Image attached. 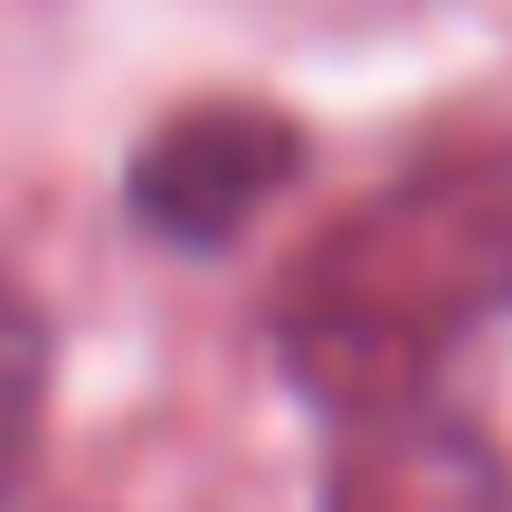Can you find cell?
<instances>
[{
  "mask_svg": "<svg viewBox=\"0 0 512 512\" xmlns=\"http://www.w3.org/2000/svg\"><path fill=\"white\" fill-rule=\"evenodd\" d=\"M48 399H57V323H48V304L0 266V512L29 494V475H38Z\"/></svg>",
  "mask_w": 512,
  "mask_h": 512,
  "instance_id": "cell-4",
  "label": "cell"
},
{
  "mask_svg": "<svg viewBox=\"0 0 512 512\" xmlns=\"http://www.w3.org/2000/svg\"><path fill=\"white\" fill-rule=\"evenodd\" d=\"M313 171L304 114L266 95H200L171 105L124 162V219L171 256H228L256 238L275 200H294Z\"/></svg>",
  "mask_w": 512,
  "mask_h": 512,
  "instance_id": "cell-2",
  "label": "cell"
},
{
  "mask_svg": "<svg viewBox=\"0 0 512 512\" xmlns=\"http://www.w3.org/2000/svg\"><path fill=\"white\" fill-rule=\"evenodd\" d=\"M512 323V143H465L380 181L275 275L266 342L323 418L437 399L446 361Z\"/></svg>",
  "mask_w": 512,
  "mask_h": 512,
  "instance_id": "cell-1",
  "label": "cell"
},
{
  "mask_svg": "<svg viewBox=\"0 0 512 512\" xmlns=\"http://www.w3.org/2000/svg\"><path fill=\"white\" fill-rule=\"evenodd\" d=\"M323 512H512V456L446 389L370 408V418H332Z\"/></svg>",
  "mask_w": 512,
  "mask_h": 512,
  "instance_id": "cell-3",
  "label": "cell"
}]
</instances>
